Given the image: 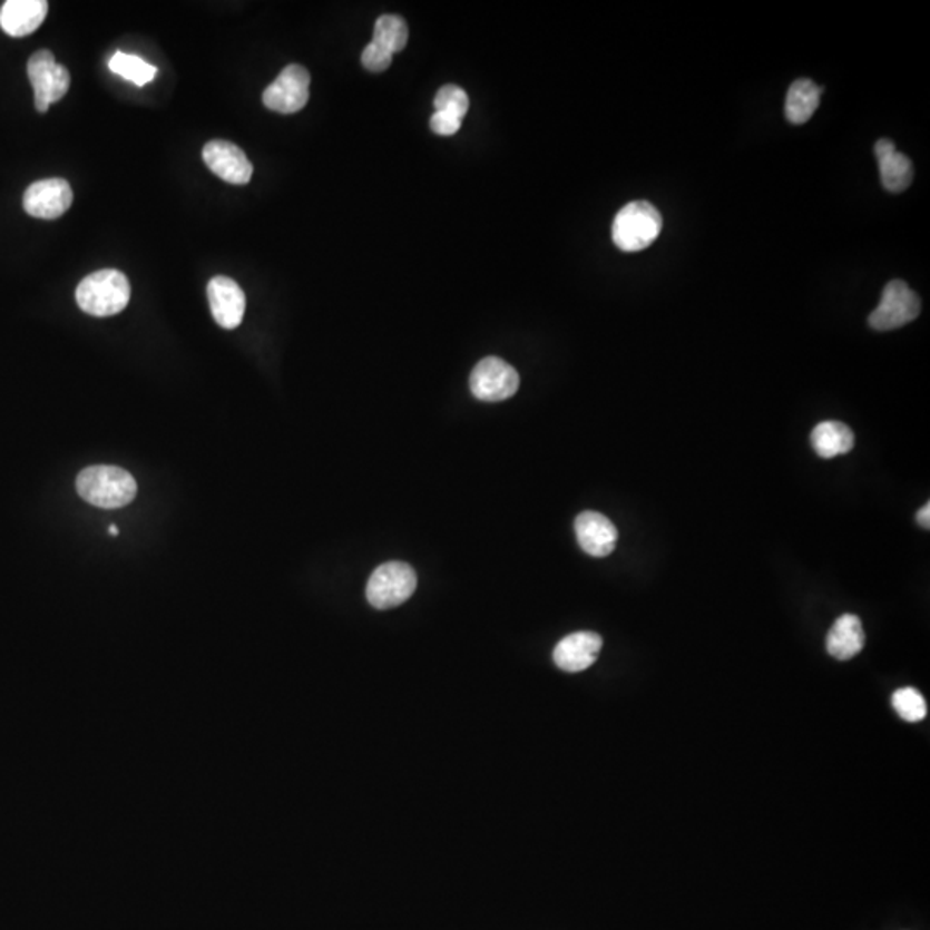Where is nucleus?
I'll return each mask as SVG.
<instances>
[{"instance_id":"nucleus-1","label":"nucleus","mask_w":930,"mask_h":930,"mask_svg":"<svg viewBox=\"0 0 930 930\" xmlns=\"http://www.w3.org/2000/svg\"><path fill=\"white\" fill-rule=\"evenodd\" d=\"M77 491L90 506L121 509L137 497V481L125 469L115 466H91L77 478Z\"/></svg>"},{"instance_id":"nucleus-25","label":"nucleus","mask_w":930,"mask_h":930,"mask_svg":"<svg viewBox=\"0 0 930 930\" xmlns=\"http://www.w3.org/2000/svg\"><path fill=\"white\" fill-rule=\"evenodd\" d=\"M917 520H919V525L922 526V528H930V503H926V506L919 510V513H917Z\"/></svg>"},{"instance_id":"nucleus-24","label":"nucleus","mask_w":930,"mask_h":930,"mask_svg":"<svg viewBox=\"0 0 930 930\" xmlns=\"http://www.w3.org/2000/svg\"><path fill=\"white\" fill-rule=\"evenodd\" d=\"M462 121L463 119L457 118V116L437 110V112L431 116L430 126L434 134L440 135V137H452V135H456L457 131H459L460 126H462Z\"/></svg>"},{"instance_id":"nucleus-13","label":"nucleus","mask_w":930,"mask_h":930,"mask_svg":"<svg viewBox=\"0 0 930 930\" xmlns=\"http://www.w3.org/2000/svg\"><path fill=\"white\" fill-rule=\"evenodd\" d=\"M574 529H576L579 547L591 557H608L611 551L616 550L619 532L616 526L611 525V520L601 513H579L574 522Z\"/></svg>"},{"instance_id":"nucleus-5","label":"nucleus","mask_w":930,"mask_h":930,"mask_svg":"<svg viewBox=\"0 0 930 930\" xmlns=\"http://www.w3.org/2000/svg\"><path fill=\"white\" fill-rule=\"evenodd\" d=\"M28 78L35 91V107L47 112L50 104L58 102L68 94L71 75L68 68L58 65L50 50H39L28 61Z\"/></svg>"},{"instance_id":"nucleus-10","label":"nucleus","mask_w":930,"mask_h":930,"mask_svg":"<svg viewBox=\"0 0 930 930\" xmlns=\"http://www.w3.org/2000/svg\"><path fill=\"white\" fill-rule=\"evenodd\" d=\"M207 298H209L211 312L214 321L225 330H235L242 324L245 315L244 290L232 277L216 276L207 285Z\"/></svg>"},{"instance_id":"nucleus-4","label":"nucleus","mask_w":930,"mask_h":930,"mask_svg":"<svg viewBox=\"0 0 930 930\" xmlns=\"http://www.w3.org/2000/svg\"><path fill=\"white\" fill-rule=\"evenodd\" d=\"M418 588L415 570L405 562H386L372 572L365 588L369 604L378 610H388L405 604Z\"/></svg>"},{"instance_id":"nucleus-16","label":"nucleus","mask_w":930,"mask_h":930,"mask_svg":"<svg viewBox=\"0 0 930 930\" xmlns=\"http://www.w3.org/2000/svg\"><path fill=\"white\" fill-rule=\"evenodd\" d=\"M865 646L862 620L853 614H844L829 630L828 652L838 660L856 657Z\"/></svg>"},{"instance_id":"nucleus-14","label":"nucleus","mask_w":930,"mask_h":930,"mask_svg":"<svg viewBox=\"0 0 930 930\" xmlns=\"http://www.w3.org/2000/svg\"><path fill=\"white\" fill-rule=\"evenodd\" d=\"M47 12L49 4L46 0H8L0 9V28L9 37L20 39L39 30Z\"/></svg>"},{"instance_id":"nucleus-21","label":"nucleus","mask_w":930,"mask_h":930,"mask_svg":"<svg viewBox=\"0 0 930 930\" xmlns=\"http://www.w3.org/2000/svg\"><path fill=\"white\" fill-rule=\"evenodd\" d=\"M894 711L908 722L923 721L927 715V705L923 696L916 687H903L892 695Z\"/></svg>"},{"instance_id":"nucleus-8","label":"nucleus","mask_w":930,"mask_h":930,"mask_svg":"<svg viewBox=\"0 0 930 930\" xmlns=\"http://www.w3.org/2000/svg\"><path fill=\"white\" fill-rule=\"evenodd\" d=\"M472 395L482 402H501L516 395L520 378L512 365L498 358L482 359L471 372Z\"/></svg>"},{"instance_id":"nucleus-22","label":"nucleus","mask_w":930,"mask_h":930,"mask_svg":"<svg viewBox=\"0 0 930 930\" xmlns=\"http://www.w3.org/2000/svg\"><path fill=\"white\" fill-rule=\"evenodd\" d=\"M434 109L463 119L469 110V97L466 90L457 85H444L434 97Z\"/></svg>"},{"instance_id":"nucleus-6","label":"nucleus","mask_w":930,"mask_h":930,"mask_svg":"<svg viewBox=\"0 0 930 930\" xmlns=\"http://www.w3.org/2000/svg\"><path fill=\"white\" fill-rule=\"evenodd\" d=\"M920 309L919 295L907 283L894 280L882 292L881 304L870 314L869 324L875 331L898 330L916 321Z\"/></svg>"},{"instance_id":"nucleus-9","label":"nucleus","mask_w":930,"mask_h":930,"mask_svg":"<svg viewBox=\"0 0 930 930\" xmlns=\"http://www.w3.org/2000/svg\"><path fill=\"white\" fill-rule=\"evenodd\" d=\"M71 204V185L62 178L42 179L28 186L25 192V211L39 219H58L68 213Z\"/></svg>"},{"instance_id":"nucleus-18","label":"nucleus","mask_w":930,"mask_h":930,"mask_svg":"<svg viewBox=\"0 0 930 930\" xmlns=\"http://www.w3.org/2000/svg\"><path fill=\"white\" fill-rule=\"evenodd\" d=\"M822 88L813 81L797 80L791 85L786 97V118L793 125H803L815 115L821 104Z\"/></svg>"},{"instance_id":"nucleus-11","label":"nucleus","mask_w":930,"mask_h":930,"mask_svg":"<svg viewBox=\"0 0 930 930\" xmlns=\"http://www.w3.org/2000/svg\"><path fill=\"white\" fill-rule=\"evenodd\" d=\"M202 157H204V163L207 164L211 172L219 176L221 179H225L226 183L247 185L252 179L254 167H252L251 160L247 159L244 150L232 141H209L204 147Z\"/></svg>"},{"instance_id":"nucleus-12","label":"nucleus","mask_w":930,"mask_h":930,"mask_svg":"<svg viewBox=\"0 0 930 930\" xmlns=\"http://www.w3.org/2000/svg\"><path fill=\"white\" fill-rule=\"evenodd\" d=\"M601 646H604V639L597 633H589V630L572 633L555 646V665L566 673H583L597 662Z\"/></svg>"},{"instance_id":"nucleus-2","label":"nucleus","mask_w":930,"mask_h":930,"mask_svg":"<svg viewBox=\"0 0 930 930\" xmlns=\"http://www.w3.org/2000/svg\"><path fill=\"white\" fill-rule=\"evenodd\" d=\"M131 296L128 277L118 270H100L85 277L77 288L81 311L96 317H109L125 311Z\"/></svg>"},{"instance_id":"nucleus-19","label":"nucleus","mask_w":930,"mask_h":930,"mask_svg":"<svg viewBox=\"0 0 930 930\" xmlns=\"http://www.w3.org/2000/svg\"><path fill=\"white\" fill-rule=\"evenodd\" d=\"M407 42H409V27L405 20L395 14L381 16L374 25L372 43H376L381 49L395 56L397 52L405 49Z\"/></svg>"},{"instance_id":"nucleus-23","label":"nucleus","mask_w":930,"mask_h":930,"mask_svg":"<svg viewBox=\"0 0 930 930\" xmlns=\"http://www.w3.org/2000/svg\"><path fill=\"white\" fill-rule=\"evenodd\" d=\"M393 56L376 43H369L362 52V66L371 72H383L392 65Z\"/></svg>"},{"instance_id":"nucleus-20","label":"nucleus","mask_w":930,"mask_h":930,"mask_svg":"<svg viewBox=\"0 0 930 930\" xmlns=\"http://www.w3.org/2000/svg\"><path fill=\"white\" fill-rule=\"evenodd\" d=\"M109 69L125 80L131 81L137 87L150 84L156 78L157 68L148 65L144 59L134 53L116 52L109 61Z\"/></svg>"},{"instance_id":"nucleus-17","label":"nucleus","mask_w":930,"mask_h":930,"mask_svg":"<svg viewBox=\"0 0 930 930\" xmlns=\"http://www.w3.org/2000/svg\"><path fill=\"white\" fill-rule=\"evenodd\" d=\"M812 447L822 459H834L853 450L854 434L840 421H824L812 431Z\"/></svg>"},{"instance_id":"nucleus-3","label":"nucleus","mask_w":930,"mask_h":930,"mask_svg":"<svg viewBox=\"0 0 930 930\" xmlns=\"http://www.w3.org/2000/svg\"><path fill=\"white\" fill-rule=\"evenodd\" d=\"M664 219L649 202H630L617 213L611 225L614 244L623 252H642L654 244L662 233Z\"/></svg>"},{"instance_id":"nucleus-15","label":"nucleus","mask_w":930,"mask_h":930,"mask_svg":"<svg viewBox=\"0 0 930 930\" xmlns=\"http://www.w3.org/2000/svg\"><path fill=\"white\" fill-rule=\"evenodd\" d=\"M875 157L885 190L892 194L907 190L913 179V166L904 154L898 153L897 145L888 138H882L875 144Z\"/></svg>"},{"instance_id":"nucleus-26","label":"nucleus","mask_w":930,"mask_h":930,"mask_svg":"<svg viewBox=\"0 0 930 930\" xmlns=\"http://www.w3.org/2000/svg\"><path fill=\"white\" fill-rule=\"evenodd\" d=\"M109 532H110V535H112V536H118V535H119V529H118V528H116V526H110V528H109Z\"/></svg>"},{"instance_id":"nucleus-7","label":"nucleus","mask_w":930,"mask_h":930,"mask_svg":"<svg viewBox=\"0 0 930 930\" xmlns=\"http://www.w3.org/2000/svg\"><path fill=\"white\" fill-rule=\"evenodd\" d=\"M311 96V75L301 65H290L264 90V106L280 115H295L304 109Z\"/></svg>"}]
</instances>
